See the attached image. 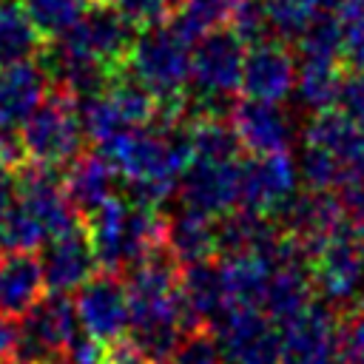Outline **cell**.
Here are the masks:
<instances>
[{"label":"cell","instance_id":"40","mask_svg":"<svg viewBox=\"0 0 364 364\" xmlns=\"http://www.w3.org/2000/svg\"><path fill=\"white\" fill-rule=\"evenodd\" d=\"M20 202V185H17V168H9L0 162V216L11 210Z\"/></svg>","mask_w":364,"mask_h":364},{"label":"cell","instance_id":"31","mask_svg":"<svg viewBox=\"0 0 364 364\" xmlns=\"http://www.w3.org/2000/svg\"><path fill=\"white\" fill-rule=\"evenodd\" d=\"M46 230L40 228V222L31 216V210L17 202L11 210H6L0 216V247L3 250H28L34 253L43 242H46Z\"/></svg>","mask_w":364,"mask_h":364},{"label":"cell","instance_id":"13","mask_svg":"<svg viewBox=\"0 0 364 364\" xmlns=\"http://www.w3.org/2000/svg\"><path fill=\"white\" fill-rule=\"evenodd\" d=\"M296 63L284 40H262L247 46L242 65V94L247 100L282 102L296 85Z\"/></svg>","mask_w":364,"mask_h":364},{"label":"cell","instance_id":"38","mask_svg":"<svg viewBox=\"0 0 364 364\" xmlns=\"http://www.w3.org/2000/svg\"><path fill=\"white\" fill-rule=\"evenodd\" d=\"M336 108L341 114H347L353 122L364 125V71H347L344 74Z\"/></svg>","mask_w":364,"mask_h":364},{"label":"cell","instance_id":"6","mask_svg":"<svg viewBox=\"0 0 364 364\" xmlns=\"http://www.w3.org/2000/svg\"><path fill=\"white\" fill-rule=\"evenodd\" d=\"M77 316L82 333L102 341L105 347L119 344L128 338L131 324V307H128V290L125 282L117 279V273L100 270L77 290Z\"/></svg>","mask_w":364,"mask_h":364},{"label":"cell","instance_id":"29","mask_svg":"<svg viewBox=\"0 0 364 364\" xmlns=\"http://www.w3.org/2000/svg\"><path fill=\"white\" fill-rule=\"evenodd\" d=\"M20 3L34 20V26L43 31V37L51 43L63 37L68 28H74L94 0H20Z\"/></svg>","mask_w":364,"mask_h":364},{"label":"cell","instance_id":"15","mask_svg":"<svg viewBox=\"0 0 364 364\" xmlns=\"http://www.w3.org/2000/svg\"><path fill=\"white\" fill-rule=\"evenodd\" d=\"M46 293L43 262L28 250L0 247V318L23 321Z\"/></svg>","mask_w":364,"mask_h":364},{"label":"cell","instance_id":"3","mask_svg":"<svg viewBox=\"0 0 364 364\" xmlns=\"http://www.w3.org/2000/svg\"><path fill=\"white\" fill-rule=\"evenodd\" d=\"M225 364H279L282 327L262 310L233 304L213 327Z\"/></svg>","mask_w":364,"mask_h":364},{"label":"cell","instance_id":"12","mask_svg":"<svg viewBox=\"0 0 364 364\" xmlns=\"http://www.w3.org/2000/svg\"><path fill=\"white\" fill-rule=\"evenodd\" d=\"M239 173H242V159L233 162H202L193 159L179 185L182 208L219 219L230 210L239 208Z\"/></svg>","mask_w":364,"mask_h":364},{"label":"cell","instance_id":"44","mask_svg":"<svg viewBox=\"0 0 364 364\" xmlns=\"http://www.w3.org/2000/svg\"><path fill=\"white\" fill-rule=\"evenodd\" d=\"M0 364H26V361H20V358H6V361H0Z\"/></svg>","mask_w":364,"mask_h":364},{"label":"cell","instance_id":"21","mask_svg":"<svg viewBox=\"0 0 364 364\" xmlns=\"http://www.w3.org/2000/svg\"><path fill=\"white\" fill-rule=\"evenodd\" d=\"M313 301H316V284L310 264H282L273 270L267 282L262 310L282 327L293 321L299 313H304Z\"/></svg>","mask_w":364,"mask_h":364},{"label":"cell","instance_id":"4","mask_svg":"<svg viewBox=\"0 0 364 364\" xmlns=\"http://www.w3.org/2000/svg\"><path fill=\"white\" fill-rule=\"evenodd\" d=\"M136 34H139V28L131 20H125L111 3L94 0L91 9L82 14V20L51 43L63 51L82 54V57H91V60L119 68L136 40Z\"/></svg>","mask_w":364,"mask_h":364},{"label":"cell","instance_id":"10","mask_svg":"<svg viewBox=\"0 0 364 364\" xmlns=\"http://www.w3.org/2000/svg\"><path fill=\"white\" fill-rule=\"evenodd\" d=\"M313 284L333 307H344L353 301L364 287V256L355 245L350 219L327 239V245L316 253L313 264Z\"/></svg>","mask_w":364,"mask_h":364},{"label":"cell","instance_id":"24","mask_svg":"<svg viewBox=\"0 0 364 364\" xmlns=\"http://www.w3.org/2000/svg\"><path fill=\"white\" fill-rule=\"evenodd\" d=\"M48 40L34 26L23 3H0V68L23 60H40Z\"/></svg>","mask_w":364,"mask_h":364},{"label":"cell","instance_id":"37","mask_svg":"<svg viewBox=\"0 0 364 364\" xmlns=\"http://www.w3.org/2000/svg\"><path fill=\"white\" fill-rule=\"evenodd\" d=\"M338 199L350 219L364 216V154L344 165V173L338 182Z\"/></svg>","mask_w":364,"mask_h":364},{"label":"cell","instance_id":"27","mask_svg":"<svg viewBox=\"0 0 364 364\" xmlns=\"http://www.w3.org/2000/svg\"><path fill=\"white\" fill-rule=\"evenodd\" d=\"M347 74L344 63H313V60H301L296 85H299V97L307 108L313 111H327L336 108L338 91H341V80Z\"/></svg>","mask_w":364,"mask_h":364},{"label":"cell","instance_id":"30","mask_svg":"<svg viewBox=\"0 0 364 364\" xmlns=\"http://www.w3.org/2000/svg\"><path fill=\"white\" fill-rule=\"evenodd\" d=\"M267 17V26L279 34V40L290 43L310 28V23L321 11V0H259Z\"/></svg>","mask_w":364,"mask_h":364},{"label":"cell","instance_id":"33","mask_svg":"<svg viewBox=\"0 0 364 364\" xmlns=\"http://www.w3.org/2000/svg\"><path fill=\"white\" fill-rule=\"evenodd\" d=\"M136 28H148L156 23H168L171 14L182 6V0H105Z\"/></svg>","mask_w":364,"mask_h":364},{"label":"cell","instance_id":"9","mask_svg":"<svg viewBox=\"0 0 364 364\" xmlns=\"http://www.w3.org/2000/svg\"><path fill=\"white\" fill-rule=\"evenodd\" d=\"M341 310L330 301H313L293 321L282 324L279 364H341L338 361Z\"/></svg>","mask_w":364,"mask_h":364},{"label":"cell","instance_id":"7","mask_svg":"<svg viewBox=\"0 0 364 364\" xmlns=\"http://www.w3.org/2000/svg\"><path fill=\"white\" fill-rule=\"evenodd\" d=\"M17 185H20V202L31 210V216L40 222L48 239L82 228V213L68 199L63 173H57V168L26 162L23 168H17Z\"/></svg>","mask_w":364,"mask_h":364},{"label":"cell","instance_id":"17","mask_svg":"<svg viewBox=\"0 0 364 364\" xmlns=\"http://www.w3.org/2000/svg\"><path fill=\"white\" fill-rule=\"evenodd\" d=\"M179 290H182V299H185V307H188L193 330L196 327H213L233 307L230 299H228V287H225L219 256L182 264Z\"/></svg>","mask_w":364,"mask_h":364},{"label":"cell","instance_id":"34","mask_svg":"<svg viewBox=\"0 0 364 364\" xmlns=\"http://www.w3.org/2000/svg\"><path fill=\"white\" fill-rule=\"evenodd\" d=\"M338 17L344 23V65L364 71V0H353Z\"/></svg>","mask_w":364,"mask_h":364},{"label":"cell","instance_id":"26","mask_svg":"<svg viewBox=\"0 0 364 364\" xmlns=\"http://www.w3.org/2000/svg\"><path fill=\"white\" fill-rule=\"evenodd\" d=\"M219 262H222V276H225V287H228L230 304L262 307L267 282L273 276V267L256 253L219 256Z\"/></svg>","mask_w":364,"mask_h":364},{"label":"cell","instance_id":"1","mask_svg":"<svg viewBox=\"0 0 364 364\" xmlns=\"http://www.w3.org/2000/svg\"><path fill=\"white\" fill-rule=\"evenodd\" d=\"M20 136L28 154V162L65 168L82 148V117L80 97L68 88L51 82L43 105L20 125Z\"/></svg>","mask_w":364,"mask_h":364},{"label":"cell","instance_id":"18","mask_svg":"<svg viewBox=\"0 0 364 364\" xmlns=\"http://www.w3.org/2000/svg\"><path fill=\"white\" fill-rule=\"evenodd\" d=\"M48 68L23 60L0 68V128H20L48 97Z\"/></svg>","mask_w":364,"mask_h":364},{"label":"cell","instance_id":"32","mask_svg":"<svg viewBox=\"0 0 364 364\" xmlns=\"http://www.w3.org/2000/svg\"><path fill=\"white\" fill-rule=\"evenodd\" d=\"M341 173H344V162L336 154H330L327 148L304 142L301 162H299V176L304 179L307 188H313V191H333L341 182Z\"/></svg>","mask_w":364,"mask_h":364},{"label":"cell","instance_id":"23","mask_svg":"<svg viewBox=\"0 0 364 364\" xmlns=\"http://www.w3.org/2000/svg\"><path fill=\"white\" fill-rule=\"evenodd\" d=\"M304 142L327 148L330 154H336L347 165L364 154V125L353 122L338 108L316 111L304 128Z\"/></svg>","mask_w":364,"mask_h":364},{"label":"cell","instance_id":"5","mask_svg":"<svg viewBox=\"0 0 364 364\" xmlns=\"http://www.w3.org/2000/svg\"><path fill=\"white\" fill-rule=\"evenodd\" d=\"M77 333H82V327L71 296L46 293L37 307L23 318L14 358L26 364H46L54 355H63Z\"/></svg>","mask_w":364,"mask_h":364},{"label":"cell","instance_id":"2","mask_svg":"<svg viewBox=\"0 0 364 364\" xmlns=\"http://www.w3.org/2000/svg\"><path fill=\"white\" fill-rule=\"evenodd\" d=\"M247 46L242 37L230 28H213L208 31L191 54V82L196 88L193 97V117L210 114V102L228 100L242 88V65H245Z\"/></svg>","mask_w":364,"mask_h":364},{"label":"cell","instance_id":"42","mask_svg":"<svg viewBox=\"0 0 364 364\" xmlns=\"http://www.w3.org/2000/svg\"><path fill=\"white\" fill-rule=\"evenodd\" d=\"M350 225H353V236H355V245H358V250H361V256H364V216H355V219H350Z\"/></svg>","mask_w":364,"mask_h":364},{"label":"cell","instance_id":"45","mask_svg":"<svg viewBox=\"0 0 364 364\" xmlns=\"http://www.w3.org/2000/svg\"><path fill=\"white\" fill-rule=\"evenodd\" d=\"M46 364H65V361H57V358H51V361H46Z\"/></svg>","mask_w":364,"mask_h":364},{"label":"cell","instance_id":"16","mask_svg":"<svg viewBox=\"0 0 364 364\" xmlns=\"http://www.w3.org/2000/svg\"><path fill=\"white\" fill-rule=\"evenodd\" d=\"M230 125L242 142V148L253 156L262 154H279L287 151L293 128L287 114L279 108V102L264 100H242L230 111Z\"/></svg>","mask_w":364,"mask_h":364},{"label":"cell","instance_id":"14","mask_svg":"<svg viewBox=\"0 0 364 364\" xmlns=\"http://www.w3.org/2000/svg\"><path fill=\"white\" fill-rule=\"evenodd\" d=\"M40 262H43V276H46L48 293L71 296L91 276L100 273V262H97V253H94V245L88 239L85 225L65 233V236L48 239V247H46Z\"/></svg>","mask_w":364,"mask_h":364},{"label":"cell","instance_id":"43","mask_svg":"<svg viewBox=\"0 0 364 364\" xmlns=\"http://www.w3.org/2000/svg\"><path fill=\"white\" fill-rule=\"evenodd\" d=\"M219 3H222V6H225V9L230 11V17H233V11H236V9H239V6L245 3V0H219Z\"/></svg>","mask_w":364,"mask_h":364},{"label":"cell","instance_id":"8","mask_svg":"<svg viewBox=\"0 0 364 364\" xmlns=\"http://www.w3.org/2000/svg\"><path fill=\"white\" fill-rule=\"evenodd\" d=\"M270 219L284 233L296 236L304 245V250L310 256V264H313L316 253L347 222V210H344V205L336 193L307 188L301 193H293Z\"/></svg>","mask_w":364,"mask_h":364},{"label":"cell","instance_id":"28","mask_svg":"<svg viewBox=\"0 0 364 364\" xmlns=\"http://www.w3.org/2000/svg\"><path fill=\"white\" fill-rule=\"evenodd\" d=\"M301 60L313 63H344V23L336 11H318L310 28L299 37Z\"/></svg>","mask_w":364,"mask_h":364},{"label":"cell","instance_id":"22","mask_svg":"<svg viewBox=\"0 0 364 364\" xmlns=\"http://www.w3.org/2000/svg\"><path fill=\"white\" fill-rule=\"evenodd\" d=\"M165 245L179 264L216 259L219 256L216 219L182 208L176 216H168V242Z\"/></svg>","mask_w":364,"mask_h":364},{"label":"cell","instance_id":"11","mask_svg":"<svg viewBox=\"0 0 364 364\" xmlns=\"http://www.w3.org/2000/svg\"><path fill=\"white\" fill-rule=\"evenodd\" d=\"M299 171L287 151L242 159L239 173V208L262 216H273L296 193Z\"/></svg>","mask_w":364,"mask_h":364},{"label":"cell","instance_id":"36","mask_svg":"<svg viewBox=\"0 0 364 364\" xmlns=\"http://www.w3.org/2000/svg\"><path fill=\"white\" fill-rule=\"evenodd\" d=\"M228 26L242 37L245 46H253V43L267 40V31H270L267 17H264V9H262L259 0H245V3L233 11V17H230Z\"/></svg>","mask_w":364,"mask_h":364},{"label":"cell","instance_id":"25","mask_svg":"<svg viewBox=\"0 0 364 364\" xmlns=\"http://www.w3.org/2000/svg\"><path fill=\"white\" fill-rule=\"evenodd\" d=\"M188 139L193 159L202 162H233L242 159V142L222 114H196L188 119Z\"/></svg>","mask_w":364,"mask_h":364},{"label":"cell","instance_id":"39","mask_svg":"<svg viewBox=\"0 0 364 364\" xmlns=\"http://www.w3.org/2000/svg\"><path fill=\"white\" fill-rule=\"evenodd\" d=\"M105 353L108 347L102 341L91 338L88 333H77L63 355H65V364H105Z\"/></svg>","mask_w":364,"mask_h":364},{"label":"cell","instance_id":"35","mask_svg":"<svg viewBox=\"0 0 364 364\" xmlns=\"http://www.w3.org/2000/svg\"><path fill=\"white\" fill-rule=\"evenodd\" d=\"M338 361L341 364H364V313L361 310L341 313V321H338Z\"/></svg>","mask_w":364,"mask_h":364},{"label":"cell","instance_id":"19","mask_svg":"<svg viewBox=\"0 0 364 364\" xmlns=\"http://www.w3.org/2000/svg\"><path fill=\"white\" fill-rule=\"evenodd\" d=\"M117 168L102 151H80L63 171V185L74 208L82 213H94L105 199L114 196L117 188Z\"/></svg>","mask_w":364,"mask_h":364},{"label":"cell","instance_id":"41","mask_svg":"<svg viewBox=\"0 0 364 364\" xmlns=\"http://www.w3.org/2000/svg\"><path fill=\"white\" fill-rule=\"evenodd\" d=\"M17 341H20V327L14 321H9V318H0V361L14 358Z\"/></svg>","mask_w":364,"mask_h":364},{"label":"cell","instance_id":"20","mask_svg":"<svg viewBox=\"0 0 364 364\" xmlns=\"http://www.w3.org/2000/svg\"><path fill=\"white\" fill-rule=\"evenodd\" d=\"M88 239L94 245L100 270L117 273L125 267V228H128V199L111 196L94 213L82 219Z\"/></svg>","mask_w":364,"mask_h":364}]
</instances>
